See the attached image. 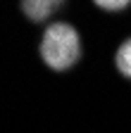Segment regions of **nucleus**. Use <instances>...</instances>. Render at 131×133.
<instances>
[{"mask_svg": "<svg viewBox=\"0 0 131 133\" xmlns=\"http://www.w3.org/2000/svg\"><path fill=\"white\" fill-rule=\"evenodd\" d=\"M79 55H81V43L74 26L64 22H55L45 29L43 41H41V57L50 69L55 71L72 69Z\"/></svg>", "mask_w": 131, "mask_h": 133, "instance_id": "1", "label": "nucleus"}, {"mask_svg": "<svg viewBox=\"0 0 131 133\" xmlns=\"http://www.w3.org/2000/svg\"><path fill=\"white\" fill-rule=\"evenodd\" d=\"M22 7H24V12H26L29 19L45 22L48 17L60 7V3H53V0H34V3H22Z\"/></svg>", "mask_w": 131, "mask_h": 133, "instance_id": "2", "label": "nucleus"}, {"mask_svg": "<svg viewBox=\"0 0 131 133\" xmlns=\"http://www.w3.org/2000/svg\"><path fill=\"white\" fill-rule=\"evenodd\" d=\"M114 59H117V69H119L126 78H131V38L119 45L117 57H114Z\"/></svg>", "mask_w": 131, "mask_h": 133, "instance_id": "3", "label": "nucleus"}, {"mask_svg": "<svg viewBox=\"0 0 131 133\" xmlns=\"http://www.w3.org/2000/svg\"><path fill=\"white\" fill-rule=\"evenodd\" d=\"M98 7H103V10H124V7H129V3H126V0H119V3H110V0H98V3H95Z\"/></svg>", "mask_w": 131, "mask_h": 133, "instance_id": "4", "label": "nucleus"}]
</instances>
